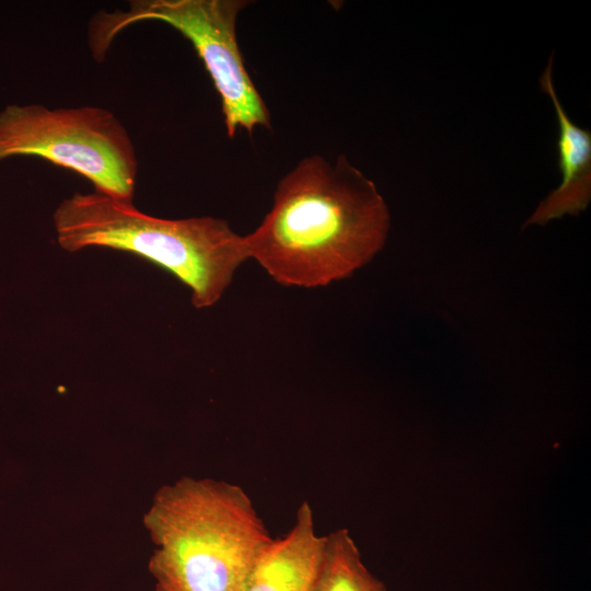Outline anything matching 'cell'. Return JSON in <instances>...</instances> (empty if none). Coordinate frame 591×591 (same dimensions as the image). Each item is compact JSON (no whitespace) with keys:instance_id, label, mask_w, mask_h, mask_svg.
Wrapping results in <instances>:
<instances>
[{"instance_id":"cell-1","label":"cell","mask_w":591,"mask_h":591,"mask_svg":"<svg viewBox=\"0 0 591 591\" xmlns=\"http://www.w3.org/2000/svg\"><path fill=\"white\" fill-rule=\"evenodd\" d=\"M390 212L375 184L339 155L302 159L278 183L259 225L244 235L248 257L286 287L341 280L384 246Z\"/></svg>"},{"instance_id":"cell-2","label":"cell","mask_w":591,"mask_h":591,"mask_svg":"<svg viewBox=\"0 0 591 591\" xmlns=\"http://www.w3.org/2000/svg\"><path fill=\"white\" fill-rule=\"evenodd\" d=\"M154 591H240L273 541L241 486L184 476L155 493L143 515Z\"/></svg>"},{"instance_id":"cell-3","label":"cell","mask_w":591,"mask_h":591,"mask_svg":"<svg viewBox=\"0 0 591 591\" xmlns=\"http://www.w3.org/2000/svg\"><path fill=\"white\" fill-rule=\"evenodd\" d=\"M53 221L62 250L107 247L138 255L183 282L197 309L216 304L237 268L250 259L244 235L223 219L158 218L132 201L96 192L61 200Z\"/></svg>"},{"instance_id":"cell-4","label":"cell","mask_w":591,"mask_h":591,"mask_svg":"<svg viewBox=\"0 0 591 591\" xmlns=\"http://www.w3.org/2000/svg\"><path fill=\"white\" fill-rule=\"evenodd\" d=\"M244 0H131L126 10L94 13L88 26L92 56L103 61L115 38L147 21L167 24L186 37L210 76L221 100L227 134L270 128L269 111L254 85L236 38V19Z\"/></svg>"},{"instance_id":"cell-5","label":"cell","mask_w":591,"mask_h":591,"mask_svg":"<svg viewBox=\"0 0 591 591\" xmlns=\"http://www.w3.org/2000/svg\"><path fill=\"white\" fill-rule=\"evenodd\" d=\"M42 158L89 179L94 192L132 201L138 159L127 128L100 106L10 105L0 112V160Z\"/></svg>"},{"instance_id":"cell-6","label":"cell","mask_w":591,"mask_h":591,"mask_svg":"<svg viewBox=\"0 0 591 591\" xmlns=\"http://www.w3.org/2000/svg\"><path fill=\"white\" fill-rule=\"evenodd\" d=\"M324 553L325 535L316 534L313 510L304 500L289 532L256 557L240 591H312Z\"/></svg>"},{"instance_id":"cell-7","label":"cell","mask_w":591,"mask_h":591,"mask_svg":"<svg viewBox=\"0 0 591 591\" xmlns=\"http://www.w3.org/2000/svg\"><path fill=\"white\" fill-rule=\"evenodd\" d=\"M553 57L540 78L542 90L549 95L558 123V155L561 184L552 192L526 221L546 224L566 213L577 216L591 199V131L577 126L566 114L553 84Z\"/></svg>"},{"instance_id":"cell-8","label":"cell","mask_w":591,"mask_h":591,"mask_svg":"<svg viewBox=\"0 0 591 591\" xmlns=\"http://www.w3.org/2000/svg\"><path fill=\"white\" fill-rule=\"evenodd\" d=\"M312 591H390L362 561L348 529L325 535L324 560Z\"/></svg>"}]
</instances>
